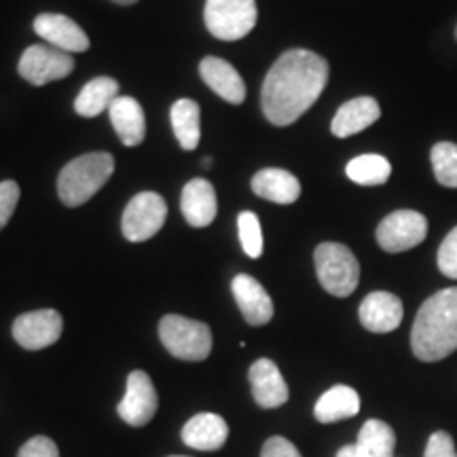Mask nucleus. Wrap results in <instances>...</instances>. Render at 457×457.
<instances>
[{
	"instance_id": "f257e3e1",
	"label": "nucleus",
	"mask_w": 457,
	"mask_h": 457,
	"mask_svg": "<svg viewBox=\"0 0 457 457\" xmlns=\"http://www.w3.org/2000/svg\"><path fill=\"white\" fill-rule=\"evenodd\" d=\"M328 62L307 49H290L278 57L261 89L267 121L286 128L316 104L328 83Z\"/></svg>"
},
{
	"instance_id": "f03ea898",
	"label": "nucleus",
	"mask_w": 457,
	"mask_h": 457,
	"mask_svg": "<svg viewBox=\"0 0 457 457\" xmlns=\"http://www.w3.org/2000/svg\"><path fill=\"white\" fill-rule=\"evenodd\" d=\"M411 347L421 362H438L457 350V286L438 290L420 307Z\"/></svg>"
},
{
	"instance_id": "7ed1b4c3",
	"label": "nucleus",
	"mask_w": 457,
	"mask_h": 457,
	"mask_svg": "<svg viewBox=\"0 0 457 457\" xmlns=\"http://www.w3.org/2000/svg\"><path fill=\"white\" fill-rule=\"evenodd\" d=\"M114 159L111 153H87L72 159L57 179V195L68 208H79L89 202L111 180Z\"/></svg>"
},
{
	"instance_id": "20e7f679",
	"label": "nucleus",
	"mask_w": 457,
	"mask_h": 457,
	"mask_svg": "<svg viewBox=\"0 0 457 457\" xmlns=\"http://www.w3.org/2000/svg\"><path fill=\"white\" fill-rule=\"evenodd\" d=\"M313 261L320 284L327 293L345 299L358 288L360 265L347 245L337 242L320 244L313 253Z\"/></svg>"
},
{
	"instance_id": "39448f33",
	"label": "nucleus",
	"mask_w": 457,
	"mask_h": 457,
	"mask_svg": "<svg viewBox=\"0 0 457 457\" xmlns=\"http://www.w3.org/2000/svg\"><path fill=\"white\" fill-rule=\"evenodd\" d=\"M159 337L171 356L188 362H202L212 352V330L208 324L176 313L162 318Z\"/></svg>"
},
{
	"instance_id": "423d86ee",
	"label": "nucleus",
	"mask_w": 457,
	"mask_h": 457,
	"mask_svg": "<svg viewBox=\"0 0 457 457\" xmlns=\"http://www.w3.org/2000/svg\"><path fill=\"white\" fill-rule=\"evenodd\" d=\"M205 28L219 41H239L254 30L259 20L256 0H205Z\"/></svg>"
},
{
	"instance_id": "0eeeda50",
	"label": "nucleus",
	"mask_w": 457,
	"mask_h": 457,
	"mask_svg": "<svg viewBox=\"0 0 457 457\" xmlns=\"http://www.w3.org/2000/svg\"><path fill=\"white\" fill-rule=\"evenodd\" d=\"M165 219H168V204L159 193H138L125 205L121 220L123 236L129 242H146V239L157 236Z\"/></svg>"
},
{
	"instance_id": "6e6552de",
	"label": "nucleus",
	"mask_w": 457,
	"mask_h": 457,
	"mask_svg": "<svg viewBox=\"0 0 457 457\" xmlns=\"http://www.w3.org/2000/svg\"><path fill=\"white\" fill-rule=\"evenodd\" d=\"M428 236V220L415 210H396L387 214L377 227V244L386 253H407L424 242Z\"/></svg>"
},
{
	"instance_id": "1a4fd4ad",
	"label": "nucleus",
	"mask_w": 457,
	"mask_h": 457,
	"mask_svg": "<svg viewBox=\"0 0 457 457\" xmlns=\"http://www.w3.org/2000/svg\"><path fill=\"white\" fill-rule=\"evenodd\" d=\"M17 71L28 83L41 87V85H47L51 81L66 79L74 71V60L71 54L51 47V45H30L21 54Z\"/></svg>"
},
{
	"instance_id": "9d476101",
	"label": "nucleus",
	"mask_w": 457,
	"mask_h": 457,
	"mask_svg": "<svg viewBox=\"0 0 457 457\" xmlns=\"http://www.w3.org/2000/svg\"><path fill=\"white\" fill-rule=\"evenodd\" d=\"M64 330V320L55 310H37L21 313L13 322V337L24 350L37 352L54 345Z\"/></svg>"
},
{
	"instance_id": "9b49d317",
	"label": "nucleus",
	"mask_w": 457,
	"mask_h": 457,
	"mask_svg": "<svg viewBox=\"0 0 457 457\" xmlns=\"http://www.w3.org/2000/svg\"><path fill=\"white\" fill-rule=\"evenodd\" d=\"M159 398L153 386L151 377L145 370H134L128 377V390L121 403H119L117 413L125 424L129 426H146L157 413Z\"/></svg>"
},
{
	"instance_id": "f8f14e48",
	"label": "nucleus",
	"mask_w": 457,
	"mask_h": 457,
	"mask_svg": "<svg viewBox=\"0 0 457 457\" xmlns=\"http://www.w3.org/2000/svg\"><path fill=\"white\" fill-rule=\"evenodd\" d=\"M34 32L51 47L66 54H83L89 49V38L83 28L62 13H41L34 20Z\"/></svg>"
},
{
	"instance_id": "ddd939ff",
	"label": "nucleus",
	"mask_w": 457,
	"mask_h": 457,
	"mask_svg": "<svg viewBox=\"0 0 457 457\" xmlns=\"http://www.w3.org/2000/svg\"><path fill=\"white\" fill-rule=\"evenodd\" d=\"M358 316L360 324L370 333H392L403 322V301L396 295L377 290V293L364 296V301L360 303Z\"/></svg>"
},
{
	"instance_id": "4468645a",
	"label": "nucleus",
	"mask_w": 457,
	"mask_h": 457,
	"mask_svg": "<svg viewBox=\"0 0 457 457\" xmlns=\"http://www.w3.org/2000/svg\"><path fill=\"white\" fill-rule=\"evenodd\" d=\"M233 296H236L239 312L250 327H265L273 318V301L262 288L261 282H256L248 273H239L231 284Z\"/></svg>"
},
{
	"instance_id": "2eb2a0df",
	"label": "nucleus",
	"mask_w": 457,
	"mask_h": 457,
	"mask_svg": "<svg viewBox=\"0 0 457 457\" xmlns=\"http://www.w3.org/2000/svg\"><path fill=\"white\" fill-rule=\"evenodd\" d=\"M250 386H253V396L256 404L262 409H278L286 404L290 392L286 386L278 364L270 358H261L250 367Z\"/></svg>"
},
{
	"instance_id": "dca6fc26",
	"label": "nucleus",
	"mask_w": 457,
	"mask_h": 457,
	"mask_svg": "<svg viewBox=\"0 0 457 457\" xmlns=\"http://www.w3.org/2000/svg\"><path fill=\"white\" fill-rule=\"evenodd\" d=\"M180 210L191 227L202 228L212 225L216 212H219L214 187L204 179L188 180L187 187L182 188Z\"/></svg>"
},
{
	"instance_id": "f3484780",
	"label": "nucleus",
	"mask_w": 457,
	"mask_h": 457,
	"mask_svg": "<svg viewBox=\"0 0 457 457\" xmlns=\"http://www.w3.org/2000/svg\"><path fill=\"white\" fill-rule=\"evenodd\" d=\"M199 74H202L204 83L222 100L231 102V104H242L245 100L244 79L228 62L212 55L204 57L199 64Z\"/></svg>"
},
{
	"instance_id": "a211bd4d",
	"label": "nucleus",
	"mask_w": 457,
	"mask_h": 457,
	"mask_svg": "<svg viewBox=\"0 0 457 457\" xmlns=\"http://www.w3.org/2000/svg\"><path fill=\"white\" fill-rule=\"evenodd\" d=\"M379 117V102L370 98V96H362V98H353L350 102H345V104L337 111L330 129H333L337 138H350V136L360 134L362 129L370 128Z\"/></svg>"
},
{
	"instance_id": "6ab92c4d",
	"label": "nucleus",
	"mask_w": 457,
	"mask_h": 457,
	"mask_svg": "<svg viewBox=\"0 0 457 457\" xmlns=\"http://www.w3.org/2000/svg\"><path fill=\"white\" fill-rule=\"evenodd\" d=\"M227 421L216 413H199L182 428V441L197 451H219L227 443Z\"/></svg>"
},
{
	"instance_id": "aec40b11",
	"label": "nucleus",
	"mask_w": 457,
	"mask_h": 457,
	"mask_svg": "<svg viewBox=\"0 0 457 457\" xmlns=\"http://www.w3.org/2000/svg\"><path fill=\"white\" fill-rule=\"evenodd\" d=\"M111 114V123L114 131H117L119 140L125 146H138L146 136V121L145 111H142L140 102L129 98V96H119L108 108Z\"/></svg>"
},
{
	"instance_id": "412c9836",
	"label": "nucleus",
	"mask_w": 457,
	"mask_h": 457,
	"mask_svg": "<svg viewBox=\"0 0 457 457\" xmlns=\"http://www.w3.org/2000/svg\"><path fill=\"white\" fill-rule=\"evenodd\" d=\"M253 191L267 202L288 205L301 197V182L288 170L265 168L254 174Z\"/></svg>"
},
{
	"instance_id": "4be33fe9",
	"label": "nucleus",
	"mask_w": 457,
	"mask_h": 457,
	"mask_svg": "<svg viewBox=\"0 0 457 457\" xmlns=\"http://www.w3.org/2000/svg\"><path fill=\"white\" fill-rule=\"evenodd\" d=\"M360 413V396L350 386H335L324 392L316 403L313 415L320 424H335V421L350 420Z\"/></svg>"
},
{
	"instance_id": "5701e85b",
	"label": "nucleus",
	"mask_w": 457,
	"mask_h": 457,
	"mask_svg": "<svg viewBox=\"0 0 457 457\" xmlns=\"http://www.w3.org/2000/svg\"><path fill=\"white\" fill-rule=\"evenodd\" d=\"M119 98V83L111 77H96L79 91L77 100H74V111L81 117H98L112 102Z\"/></svg>"
},
{
	"instance_id": "b1692460",
	"label": "nucleus",
	"mask_w": 457,
	"mask_h": 457,
	"mask_svg": "<svg viewBox=\"0 0 457 457\" xmlns=\"http://www.w3.org/2000/svg\"><path fill=\"white\" fill-rule=\"evenodd\" d=\"M199 104L195 100H176L170 111L171 129H174L176 140L185 151H195L199 140H202V125H199Z\"/></svg>"
},
{
	"instance_id": "393cba45",
	"label": "nucleus",
	"mask_w": 457,
	"mask_h": 457,
	"mask_svg": "<svg viewBox=\"0 0 457 457\" xmlns=\"http://www.w3.org/2000/svg\"><path fill=\"white\" fill-rule=\"evenodd\" d=\"M356 447L367 457H394L396 449V434L386 421L369 420L360 428Z\"/></svg>"
},
{
	"instance_id": "a878e982",
	"label": "nucleus",
	"mask_w": 457,
	"mask_h": 457,
	"mask_svg": "<svg viewBox=\"0 0 457 457\" xmlns=\"http://www.w3.org/2000/svg\"><path fill=\"white\" fill-rule=\"evenodd\" d=\"M347 179L362 187L386 185L392 174V165L381 155H360L353 157L345 168Z\"/></svg>"
},
{
	"instance_id": "bb28decb",
	"label": "nucleus",
	"mask_w": 457,
	"mask_h": 457,
	"mask_svg": "<svg viewBox=\"0 0 457 457\" xmlns=\"http://www.w3.org/2000/svg\"><path fill=\"white\" fill-rule=\"evenodd\" d=\"M432 170L438 185L457 188V145L453 142H438L430 153Z\"/></svg>"
},
{
	"instance_id": "cd10ccee",
	"label": "nucleus",
	"mask_w": 457,
	"mask_h": 457,
	"mask_svg": "<svg viewBox=\"0 0 457 457\" xmlns=\"http://www.w3.org/2000/svg\"><path fill=\"white\" fill-rule=\"evenodd\" d=\"M237 231H239V242H242L244 253L250 259H259L262 254V231L259 216L254 212H242L237 216Z\"/></svg>"
},
{
	"instance_id": "c85d7f7f",
	"label": "nucleus",
	"mask_w": 457,
	"mask_h": 457,
	"mask_svg": "<svg viewBox=\"0 0 457 457\" xmlns=\"http://www.w3.org/2000/svg\"><path fill=\"white\" fill-rule=\"evenodd\" d=\"M438 270L443 276L457 279V227L449 231V236L443 239L438 248Z\"/></svg>"
},
{
	"instance_id": "c756f323",
	"label": "nucleus",
	"mask_w": 457,
	"mask_h": 457,
	"mask_svg": "<svg viewBox=\"0 0 457 457\" xmlns=\"http://www.w3.org/2000/svg\"><path fill=\"white\" fill-rule=\"evenodd\" d=\"M17 202H20V185L15 180L0 182V231L7 227L11 216H13Z\"/></svg>"
},
{
	"instance_id": "7c9ffc66",
	"label": "nucleus",
	"mask_w": 457,
	"mask_h": 457,
	"mask_svg": "<svg viewBox=\"0 0 457 457\" xmlns=\"http://www.w3.org/2000/svg\"><path fill=\"white\" fill-rule=\"evenodd\" d=\"M17 457H60L57 445L47 436H34L20 449Z\"/></svg>"
},
{
	"instance_id": "2f4dec72",
	"label": "nucleus",
	"mask_w": 457,
	"mask_h": 457,
	"mask_svg": "<svg viewBox=\"0 0 457 457\" xmlns=\"http://www.w3.org/2000/svg\"><path fill=\"white\" fill-rule=\"evenodd\" d=\"M424 457H457L455 443L447 432H434L426 445Z\"/></svg>"
},
{
	"instance_id": "473e14b6",
	"label": "nucleus",
	"mask_w": 457,
	"mask_h": 457,
	"mask_svg": "<svg viewBox=\"0 0 457 457\" xmlns=\"http://www.w3.org/2000/svg\"><path fill=\"white\" fill-rule=\"evenodd\" d=\"M261 457H303V455L299 453V449L288 441V438L271 436L270 441L262 445Z\"/></svg>"
},
{
	"instance_id": "72a5a7b5",
	"label": "nucleus",
	"mask_w": 457,
	"mask_h": 457,
	"mask_svg": "<svg viewBox=\"0 0 457 457\" xmlns=\"http://www.w3.org/2000/svg\"><path fill=\"white\" fill-rule=\"evenodd\" d=\"M337 457H367L360 453V449L356 447V445H347V447H343L339 453H337Z\"/></svg>"
},
{
	"instance_id": "f704fd0d",
	"label": "nucleus",
	"mask_w": 457,
	"mask_h": 457,
	"mask_svg": "<svg viewBox=\"0 0 457 457\" xmlns=\"http://www.w3.org/2000/svg\"><path fill=\"white\" fill-rule=\"evenodd\" d=\"M112 3H117V4H123V7H128V4H134V3H138V0H112Z\"/></svg>"
},
{
	"instance_id": "c9c22d12",
	"label": "nucleus",
	"mask_w": 457,
	"mask_h": 457,
	"mask_svg": "<svg viewBox=\"0 0 457 457\" xmlns=\"http://www.w3.org/2000/svg\"><path fill=\"white\" fill-rule=\"evenodd\" d=\"M210 165H212V157H204V168H205V170H208V168H210Z\"/></svg>"
},
{
	"instance_id": "e433bc0d",
	"label": "nucleus",
	"mask_w": 457,
	"mask_h": 457,
	"mask_svg": "<svg viewBox=\"0 0 457 457\" xmlns=\"http://www.w3.org/2000/svg\"><path fill=\"white\" fill-rule=\"evenodd\" d=\"M455 41H457V26H455Z\"/></svg>"
},
{
	"instance_id": "4c0bfd02",
	"label": "nucleus",
	"mask_w": 457,
	"mask_h": 457,
	"mask_svg": "<svg viewBox=\"0 0 457 457\" xmlns=\"http://www.w3.org/2000/svg\"><path fill=\"white\" fill-rule=\"evenodd\" d=\"M171 457H185V455H171Z\"/></svg>"
}]
</instances>
